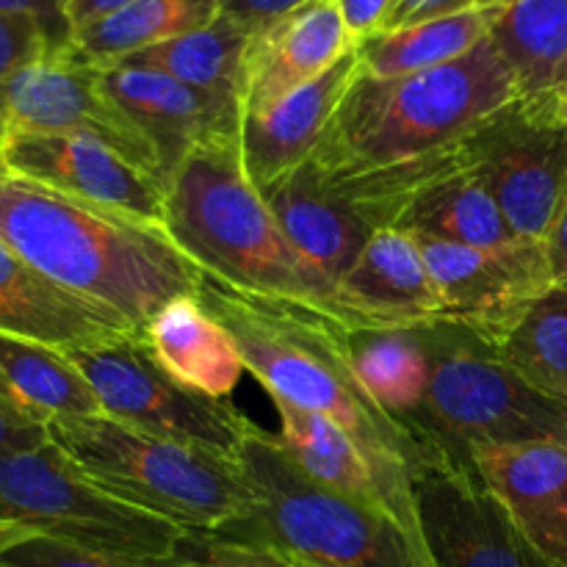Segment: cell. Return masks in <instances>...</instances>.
<instances>
[{
  "instance_id": "9c48e42d",
  "label": "cell",
  "mask_w": 567,
  "mask_h": 567,
  "mask_svg": "<svg viewBox=\"0 0 567 567\" xmlns=\"http://www.w3.org/2000/svg\"><path fill=\"white\" fill-rule=\"evenodd\" d=\"M61 352L86 377L105 415L238 463L252 421L230 399L205 396L172 377L142 330Z\"/></svg>"
},
{
  "instance_id": "5b68a950",
  "label": "cell",
  "mask_w": 567,
  "mask_h": 567,
  "mask_svg": "<svg viewBox=\"0 0 567 567\" xmlns=\"http://www.w3.org/2000/svg\"><path fill=\"white\" fill-rule=\"evenodd\" d=\"M238 468L255 493V509L214 537L310 567H437L396 518L316 485L280 437L258 424L249 426Z\"/></svg>"
},
{
  "instance_id": "b9f144b4",
  "label": "cell",
  "mask_w": 567,
  "mask_h": 567,
  "mask_svg": "<svg viewBox=\"0 0 567 567\" xmlns=\"http://www.w3.org/2000/svg\"><path fill=\"white\" fill-rule=\"evenodd\" d=\"M554 103H557V111H559V116H563V120L567 122V81H565V86L559 89L557 94H554Z\"/></svg>"
},
{
  "instance_id": "60d3db41",
  "label": "cell",
  "mask_w": 567,
  "mask_h": 567,
  "mask_svg": "<svg viewBox=\"0 0 567 567\" xmlns=\"http://www.w3.org/2000/svg\"><path fill=\"white\" fill-rule=\"evenodd\" d=\"M548 255V266H551L554 286L565 288L567 291V194L559 205L557 216L551 221V230H548L546 241H543Z\"/></svg>"
},
{
  "instance_id": "3957f363",
  "label": "cell",
  "mask_w": 567,
  "mask_h": 567,
  "mask_svg": "<svg viewBox=\"0 0 567 567\" xmlns=\"http://www.w3.org/2000/svg\"><path fill=\"white\" fill-rule=\"evenodd\" d=\"M0 238L66 291L142 330L164 305L197 297L205 271L158 225L61 197L0 166Z\"/></svg>"
},
{
  "instance_id": "9a60e30c",
  "label": "cell",
  "mask_w": 567,
  "mask_h": 567,
  "mask_svg": "<svg viewBox=\"0 0 567 567\" xmlns=\"http://www.w3.org/2000/svg\"><path fill=\"white\" fill-rule=\"evenodd\" d=\"M109 97L142 127L172 181L194 147L214 138H236L241 111L230 97L203 92L158 70L131 64L97 66Z\"/></svg>"
},
{
  "instance_id": "ffe728a7",
  "label": "cell",
  "mask_w": 567,
  "mask_h": 567,
  "mask_svg": "<svg viewBox=\"0 0 567 567\" xmlns=\"http://www.w3.org/2000/svg\"><path fill=\"white\" fill-rule=\"evenodd\" d=\"M260 197L293 249L313 269L341 286L374 227L327 188L321 172L310 161L275 186L264 188Z\"/></svg>"
},
{
  "instance_id": "e575fe53",
  "label": "cell",
  "mask_w": 567,
  "mask_h": 567,
  "mask_svg": "<svg viewBox=\"0 0 567 567\" xmlns=\"http://www.w3.org/2000/svg\"><path fill=\"white\" fill-rule=\"evenodd\" d=\"M308 3L313 0H219V14L241 28L247 37H255Z\"/></svg>"
},
{
  "instance_id": "603a6c76",
  "label": "cell",
  "mask_w": 567,
  "mask_h": 567,
  "mask_svg": "<svg viewBox=\"0 0 567 567\" xmlns=\"http://www.w3.org/2000/svg\"><path fill=\"white\" fill-rule=\"evenodd\" d=\"M0 408L28 424L103 415L97 393L61 349L0 332Z\"/></svg>"
},
{
  "instance_id": "f1b7e54d",
  "label": "cell",
  "mask_w": 567,
  "mask_h": 567,
  "mask_svg": "<svg viewBox=\"0 0 567 567\" xmlns=\"http://www.w3.org/2000/svg\"><path fill=\"white\" fill-rule=\"evenodd\" d=\"M219 17V0H133L116 14L66 39V50L92 66H111L127 55L205 28Z\"/></svg>"
},
{
  "instance_id": "74e56055",
  "label": "cell",
  "mask_w": 567,
  "mask_h": 567,
  "mask_svg": "<svg viewBox=\"0 0 567 567\" xmlns=\"http://www.w3.org/2000/svg\"><path fill=\"white\" fill-rule=\"evenodd\" d=\"M131 3L133 0H59V14L66 28V39Z\"/></svg>"
},
{
  "instance_id": "7402d4cb",
  "label": "cell",
  "mask_w": 567,
  "mask_h": 567,
  "mask_svg": "<svg viewBox=\"0 0 567 567\" xmlns=\"http://www.w3.org/2000/svg\"><path fill=\"white\" fill-rule=\"evenodd\" d=\"M150 349L172 377L214 399H230L244 365L230 332L199 305L197 297H177L142 327Z\"/></svg>"
},
{
  "instance_id": "d6a6232c",
  "label": "cell",
  "mask_w": 567,
  "mask_h": 567,
  "mask_svg": "<svg viewBox=\"0 0 567 567\" xmlns=\"http://www.w3.org/2000/svg\"><path fill=\"white\" fill-rule=\"evenodd\" d=\"M177 567H299L269 548L225 540L214 535H188L177 551Z\"/></svg>"
},
{
  "instance_id": "cb8c5ba5",
  "label": "cell",
  "mask_w": 567,
  "mask_h": 567,
  "mask_svg": "<svg viewBox=\"0 0 567 567\" xmlns=\"http://www.w3.org/2000/svg\"><path fill=\"white\" fill-rule=\"evenodd\" d=\"M382 227L480 249H504L526 241L515 236L493 194L471 166L415 188L388 214Z\"/></svg>"
},
{
  "instance_id": "8d00e7d4",
  "label": "cell",
  "mask_w": 567,
  "mask_h": 567,
  "mask_svg": "<svg viewBox=\"0 0 567 567\" xmlns=\"http://www.w3.org/2000/svg\"><path fill=\"white\" fill-rule=\"evenodd\" d=\"M393 0H336L338 14H341L343 28L354 44L365 42L369 37L382 31L388 11Z\"/></svg>"
},
{
  "instance_id": "44dd1931",
  "label": "cell",
  "mask_w": 567,
  "mask_h": 567,
  "mask_svg": "<svg viewBox=\"0 0 567 567\" xmlns=\"http://www.w3.org/2000/svg\"><path fill=\"white\" fill-rule=\"evenodd\" d=\"M341 291L385 330L443 321V302L421 247L410 233L377 227L360 258L341 280Z\"/></svg>"
},
{
  "instance_id": "f546056e",
  "label": "cell",
  "mask_w": 567,
  "mask_h": 567,
  "mask_svg": "<svg viewBox=\"0 0 567 567\" xmlns=\"http://www.w3.org/2000/svg\"><path fill=\"white\" fill-rule=\"evenodd\" d=\"M249 37L227 17H216L205 28L161 42L142 53L127 55L120 64L158 70L203 92L230 97L238 103V70Z\"/></svg>"
},
{
  "instance_id": "e0dca14e",
  "label": "cell",
  "mask_w": 567,
  "mask_h": 567,
  "mask_svg": "<svg viewBox=\"0 0 567 567\" xmlns=\"http://www.w3.org/2000/svg\"><path fill=\"white\" fill-rule=\"evenodd\" d=\"M468 457L520 535L567 567V443L471 446Z\"/></svg>"
},
{
  "instance_id": "277c9868",
  "label": "cell",
  "mask_w": 567,
  "mask_h": 567,
  "mask_svg": "<svg viewBox=\"0 0 567 567\" xmlns=\"http://www.w3.org/2000/svg\"><path fill=\"white\" fill-rule=\"evenodd\" d=\"M518 97L491 37L452 64L402 78L358 72L332 114L310 164L347 177L421 158L468 136Z\"/></svg>"
},
{
  "instance_id": "ab89813d",
  "label": "cell",
  "mask_w": 567,
  "mask_h": 567,
  "mask_svg": "<svg viewBox=\"0 0 567 567\" xmlns=\"http://www.w3.org/2000/svg\"><path fill=\"white\" fill-rule=\"evenodd\" d=\"M0 14L33 17L50 31L59 44H66V28L59 14V0H0Z\"/></svg>"
},
{
  "instance_id": "4dcf8cb0",
  "label": "cell",
  "mask_w": 567,
  "mask_h": 567,
  "mask_svg": "<svg viewBox=\"0 0 567 567\" xmlns=\"http://www.w3.org/2000/svg\"><path fill=\"white\" fill-rule=\"evenodd\" d=\"M493 352L529 385L567 404V291L543 293Z\"/></svg>"
},
{
  "instance_id": "4316f807",
  "label": "cell",
  "mask_w": 567,
  "mask_h": 567,
  "mask_svg": "<svg viewBox=\"0 0 567 567\" xmlns=\"http://www.w3.org/2000/svg\"><path fill=\"white\" fill-rule=\"evenodd\" d=\"M347 349L371 399L399 424L413 426L424 413L432 377L421 327L347 332Z\"/></svg>"
},
{
  "instance_id": "7a4b0ae2",
  "label": "cell",
  "mask_w": 567,
  "mask_h": 567,
  "mask_svg": "<svg viewBox=\"0 0 567 567\" xmlns=\"http://www.w3.org/2000/svg\"><path fill=\"white\" fill-rule=\"evenodd\" d=\"M164 230L227 291L310 310L349 332L385 330L293 249L244 175L238 136L199 144L181 161L166 192Z\"/></svg>"
},
{
  "instance_id": "1f68e13d",
  "label": "cell",
  "mask_w": 567,
  "mask_h": 567,
  "mask_svg": "<svg viewBox=\"0 0 567 567\" xmlns=\"http://www.w3.org/2000/svg\"><path fill=\"white\" fill-rule=\"evenodd\" d=\"M0 567H177L175 559H125L39 535L0 532Z\"/></svg>"
},
{
  "instance_id": "8fae6325",
  "label": "cell",
  "mask_w": 567,
  "mask_h": 567,
  "mask_svg": "<svg viewBox=\"0 0 567 567\" xmlns=\"http://www.w3.org/2000/svg\"><path fill=\"white\" fill-rule=\"evenodd\" d=\"M33 133L97 138L169 188V177L142 127L109 97L97 66L75 59L66 44L0 78V144Z\"/></svg>"
},
{
  "instance_id": "4fadbf2b",
  "label": "cell",
  "mask_w": 567,
  "mask_h": 567,
  "mask_svg": "<svg viewBox=\"0 0 567 567\" xmlns=\"http://www.w3.org/2000/svg\"><path fill=\"white\" fill-rule=\"evenodd\" d=\"M443 302V321L468 330L496 349L526 310L554 288L546 247L518 241L504 249H480L441 238L413 236Z\"/></svg>"
},
{
  "instance_id": "52a82bcc",
  "label": "cell",
  "mask_w": 567,
  "mask_h": 567,
  "mask_svg": "<svg viewBox=\"0 0 567 567\" xmlns=\"http://www.w3.org/2000/svg\"><path fill=\"white\" fill-rule=\"evenodd\" d=\"M432 360L424 413L410 426L471 446L567 443V404L509 369L487 343L449 321L421 327Z\"/></svg>"
},
{
  "instance_id": "484cf974",
  "label": "cell",
  "mask_w": 567,
  "mask_h": 567,
  "mask_svg": "<svg viewBox=\"0 0 567 567\" xmlns=\"http://www.w3.org/2000/svg\"><path fill=\"white\" fill-rule=\"evenodd\" d=\"M271 402L280 415V435L277 437H280L282 449L316 485L327 487L338 496L352 498L363 507L382 509V513L391 515L374 468L363 457V452L349 441L341 426L321 419V415L308 413V410L297 408L286 399H271Z\"/></svg>"
},
{
  "instance_id": "ba28073f",
  "label": "cell",
  "mask_w": 567,
  "mask_h": 567,
  "mask_svg": "<svg viewBox=\"0 0 567 567\" xmlns=\"http://www.w3.org/2000/svg\"><path fill=\"white\" fill-rule=\"evenodd\" d=\"M0 532L39 535L125 559H175L188 532L116 502L59 446L0 454Z\"/></svg>"
},
{
  "instance_id": "f35d334b",
  "label": "cell",
  "mask_w": 567,
  "mask_h": 567,
  "mask_svg": "<svg viewBox=\"0 0 567 567\" xmlns=\"http://www.w3.org/2000/svg\"><path fill=\"white\" fill-rule=\"evenodd\" d=\"M48 430L39 424H28V421L17 419L9 410L0 408V454L14 452H31L48 443Z\"/></svg>"
},
{
  "instance_id": "83f0119b",
  "label": "cell",
  "mask_w": 567,
  "mask_h": 567,
  "mask_svg": "<svg viewBox=\"0 0 567 567\" xmlns=\"http://www.w3.org/2000/svg\"><path fill=\"white\" fill-rule=\"evenodd\" d=\"M502 6L457 11V14L415 22L399 31L374 33L365 42L354 44L360 72L371 78H402L452 64L491 37Z\"/></svg>"
},
{
  "instance_id": "d4e9b609",
  "label": "cell",
  "mask_w": 567,
  "mask_h": 567,
  "mask_svg": "<svg viewBox=\"0 0 567 567\" xmlns=\"http://www.w3.org/2000/svg\"><path fill=\"white\" fill-rule=\"evenodd\" d=\"M518 97H551L567 81V0H509L491 28Z\"/></svg>"
},
{
  "instance_id": "8992f818",
  "label": "cell",
  "mask_w": 567,
  "mask_h": 567,
  "mask_svg": "<svg viewBox=\"0 0 567 567\" xmlns=\"http://www.w3.org/2000/svg\"><path fill=\"white\" fill-rule=\"evenodd\" d=\"M48 437L111 498L188 535H214L255 509V493L238 463L105 413L55 421Z\"/></svg>"
},
{
  "instance_id": "d590c367",
  "label": "cell",
  "mask_w": 567,
  "mask_h": 567,
  "mask_svg": "<svg viewBox=\"0 0 567 567\" xmlns=\"http://www.w3.org/2000/svg\"><path fill=\"white\" fill-rule=\"evenodd\" d=\"M509 3V0H393L382 31H399V28L415 25V22L435 20L443 14H457L471 9H491V6ZM380 31V33H382Z\"/></svg>"
},
{
  "instance_id": "5bb4252c",
  "label": "cell",
  "mask_w": 567,
  "mask_h": 567,
  "mask_svg": "<svg viewBox=\"0 0 567 567\" xmlns=\"http://www.w3.org/2000/svg\"><path fill=\"white\" fill-rule=\"evenodd\" d=\"M9 175L97 208L164 227L166 192L158 177L122 158L109 144L78 133H33L0 144Z\"/></svg>"
},
{
  "instance_id": "2e32d148",
  "label": "cell",
  "mask_w": 567,
  "mask_h": 567,
  "mask_svg": "<svg viewBox=\"0 0 567 567\" xmlns=\"http://www.w3.org/2000/svg\"><path fill=\"white\" fill-rule=\"evenodd\" d=\"M352 48L336 0H313L249 37L238 70L241 120L264 114L308 86Z\"/></svg>"
},
{
  "instance_id": "7c38bea8",
  "label": "cell",
  "mask_w": 567,
  "mask_h": 567,
  "mask_svg": "<svg viewBox=\"0 0 567 567\" xmlns=\"http://www.w3.org/2000/svg\"><path fill=\"white\" fill-rule=\"evenodd\" d=\"M421 532L437 567H554L520 535L468 452L432 441L413 471Z\"/></svg>"
},
{
  "instance_id": "6da1fadb",
  "label": "cell",
  "mask_w": 567,
  "mask_h": 567,
  "mask_svg": "<svg viewBox=\"0 0 567 567\" xmlns=\"http://www.w3.org/2000/svg\"><path fill=\"white\" fill-rule=\"evenodd\" d=\"M197 299L230 332L247 371L271 399H286L347 432L374 468L393 518L426 548L413 471L437 437L399 424L371 399L349 360V330L310 310L227 291L214 280H205Z\"/></svg>"
},
{
  "instance_id": "d6986e66",
  "label": "cell",
  "mask_w": 567,
  "mask_h": 567,
  "mask_svg": "<svg viewBox=\"0 0 567 567\" xmlns=\"http://www.w3.org/2000/svg\"><path fill=\"white\" fill-rule=\"evenodd\" d=\"M133 330L138 327L125 316L61 288L0 238V332L70 349Z\"/></svg>"
},
{
  "instance_id": "836d02e7",
  "label": "cell",
  "mask_w": 567,
  "mask_h": 567,
  "mask_svg": "<svg viewBox=\"0 0 567 567\" xmlns=\"http://www.w3.org/2000/svg\"><path fill=\"white\" fill-rule=\"evenodd\" d=\"M55 48L61 44L39 20L22 14H0V78L42 59Z\"/></svg>"
},
{
  "instance_id": "ac0fdd59",
  "label": "cell",
  "mask_w": 567,
  "mask_h": 567,
  "mask_svg": "<svg viewBox=\"0 0 567 567\" xmlns=\"http://www.w3.org/2000/svg\"><path fill=\"white\" fill-rule=\"evenodd\" d=\"M358 72L360 59L352 48L308 86L297 89L264 114L244 116L238 127V150L244 175L258 192L275 186L313 158L332 114Z\"/></svg>"
},
{
  "instance_id": "30bf717a",
  "label": "cell",
  "mask_w": 567,
  "mask_h": 567,
  "mask_svg": "<svg viewBox=\"0 0 567 567\" xmlns=\"http://www.w3.org/2000/svg\"><path fill=\"white\" fill-rule=\"evenodd\" d=\"M513 233L546 241L567 194V122L551 97H515L463 138Z\"/></svg>"
},
{
  "instance_id": "7bdbcfd3",
  "label": "cell",
  "mask_w": 567,
  "mask_h": 567,
  "mask_svg": "<svg viewBox=\"0 0 567 567\" xmlns=\"http://www.w3.org/2000/svg\"><path fill=\"white\" fill-rule=\"evenodd\" d=\"M299 565V563H297ZM299 567H310V565H299Z\"/></svg>"
}]
</instances>
